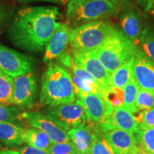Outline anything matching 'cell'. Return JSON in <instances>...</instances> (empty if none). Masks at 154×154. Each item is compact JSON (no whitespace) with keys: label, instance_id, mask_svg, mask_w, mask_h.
Returning a JSON list of instances; mask_svg holds the SVG:
<instances>
[{"label":"cell","instance_id":"obj_26","mask_svg":"<svg viewBox=\"0 0 154 154\" xmlns=\"http://www.w3.org/2000/svg\"><path fill=\"white\" fill-rule=\"evenodd\" d=\"M138 110H149L154 107V91L140 88L136 99Z\"/></svg>","mask_w":154,"mask_h":154},{"label":"cell","instance_id":"obj_22","mask_svg":"<svg viewBox=\"0 0 154 154\" xmlns=\"http://www.w3.org/2000/svg\"><path fill=\"white\" fill-rule=\"evenodd\" d=\"M91 154H114L103 136V133L96 124H94L93 129Z\"/></svg>","mask_w":154,"mask_h":154},{"label":"cell","instance_id":"obj_38","mask_svg":"<svg viewBox=\"0 0 154 154\" xmlns=\"http://www.w3.org/2000/svg\"><path fill=\"white\" fill-rule=\"evenodd\" d=\"M151 13L153 14V15L154 16V2H153V7H152V9H151Z\"/></svg>","mask_w":154,"mask_h":154},{"label":"cell","instance_id":"obj_21","mask_svg":"<svg viewBox=\"0 0 154 154\" xmlns=\"http://www.w3.org/2000/svg\"><path fill=\"white\" fill-rule=\"evenodd\" d=\"M134 57L125 63L111 75V86L124 88L132 77Z\"/></svg>","mask_w":154,"mask_h":154},{"label":"cell","instance_id":"obj_2","mask_svg":"<svg viewBox=\"0 0 154 154\" xmlns=\"http://www.w3.org/2000/svg\"><path fill=\"white\" fill-rule=\"evenodd\" d=\"M75 101L76 94L71 74L59 64L50 61L42 74L39 105L56 106Z\"/></svg>","mask_w":154,"mask_h":154},{"label":"cell","instance_id":"obj_30","mask_svg":"<svg viewBox=\"0 0 154 154\" xmlns=\"http://www.w3.org/2000/svg\"><path fill=\"white\" fill-rule=\"evenodd\" d=\"M140 130H146L154 128V107L146 110L136 116Z\"/></svg>","mask_w":154,"mask_h":154},{"label":"cell","instance_id":"obj_39","mask_svg":"<svg viewBox=\"0 0 154 154\" xmlns=\"http://www.w3.org/2000/svg\"><path fill=\"white\" fill-rule=\"evenodd\" d=\"M122 1H123V0H122Z\"/></svg>","mask_w":154,"mask_h":154},{"label":"cell","instance_id":"obj_18","mask_svg":"<svg viewBox=\"0 0 154 154\" xmlns=\"http://www.w3.org/2000/svg\"><path fill=\"white\" fill-rule=\"evenodd\" d=\"M21 136L24 143L44 151H47L52 143L49 136L45 132L32 127L22 128Z\"/></svg>","mask_w":154,"mask_h":154},{"label":"cell","instance_id":"obj_15","mask_svg":"<svg viewBox=\"0 0 154 154\" xmlns=\"http://www.w3.org/2000/svg\"><path fill=\"white\" fill-rule=\"evenodd\" d=\"M103 136L114 154H129L138 143L136 136L127 131L111 130L103 133Z\"/></svg>","mask_w":154,"mask_h":154},{"label":"cell","instance_id":"obj_33","mask_svg":"<svg viewBox=\"0 0 154 154\" xmlns=\"http://www.w3.org/2000/svg\"><path fill=\"white\" fill-rule=\"evenodd\" d=\"M138 2L144 11H149L152 9L154 0H138Z\"/></svg>","mask_w":154,"mask_h":154},{"label":"cell","instance_id":"obj_29","mask_svg":"<svg viewBox=\"0 0 154 154\" xmlns=\"http://www.w3.org/2000/svg\"><path fill=\"white\" fill-rule=\"evenodd\" d=\"M106 99L114 108L123 107L124 101V91L123 88L111 86L107 91Z\"/></svg>","mask_w":154,"mask_h":154},{"label":"cell","instance_id":"obj_35","mask_svg":"<svg viewBox=\"0 0 154 154\" xmlns=\"http://www.w3.org/2000/svg\"><path fill=\"white\" fill-rule=\"evenodd\" d=\"M129 154H151L148 151H146L139 146H136L134 149L131 151Z\"/></svg>","mask_w":154,"mask_h":154},{"label":"cell","instance_id":"obj_6","mask_svg":"<svg viewBox=\"0 0 154 154\" xmlns=\"http://www.w3.org/2000/svg\"><path fill=\"white\" fill-rule=\"evenodd\" d=\"M42 112L66 131L84 126L88 122L84 109L76 102L44 107Z\"/></svg>","mask_w":154,"mask_h":154},{"label":"cell","instance_id":"obj_23","mask_svg":"<svg viewBox=\"0 0 154 154\" xmlns=\"http://www.w3.org/2000/svg\"><path fill=\"white\" fill-rule=\"evenodd\" d=\"M138 89L139 86L132 76L131 80L124 87V101L123 108L133 113H136L138 111V109L136 106V99Z\"/></svg>","mask_w":154,"mask_h":154},{"label":"cell","instance_id":"obj_31","mask_svg":"<svg viewBox=\"0 0 154 154\" xmlns=\"http://www.w3.org/2000/svg\"><path fill=\"white\" fill-rule=\"evenodd\" d=\"M18 151L21 154H48L47 151L36 149L29 145L23 146Z\"/></svg>","mask_w":154,"mask_h":154},{"label":"cell","instance_id":"obj_11","mask_svg":"<svg viewBox=\"0 0 154 154\" xmlns=\"http://www.w3.org/2000/svg\"><path fill=\"white\" fill-rule=\"evenodd\" d=\"M132 74L140 88L154 91V62L138 46L135 47Z\"/></svg>","mask_w":154,"mask_h":154},{"label":"cell","instance_id":"obj_7","mask_svg":"<svg viewBox=\"0 0 154 154\" xmlns=\"http://www.w3.org/2000/svg\"><path fill=\"white\" fill-rule=\"evenodd\" d=\"M38 95V79L34 72L14 78L13 105L21 111H28L33 109L36 103Z\"/></svg>","mask_w":154,"mask_h":154},{"label":"cell","instance_id":"obj_9","mask_svg":"<svg viewBox=\"0 0 154 154\" xmlns=\"http://www.w3.org/2000/svg\"><path fill=\"white\" fill-rule=\"evenodd\" d=\"M19 120L23 121L30 127L45 132L49 136L52 143L70 140L67 131L43 112L38 111H23L19 116Z\"/></svg>","mask_w":154,"mask_h":154},{"label":"cell","instance_id":"obj_32","mask_svg":"<svg viewBox=\"0 0 154 154\" xmlns=\"http://www.w3.org/2000/svg\"><path fill=\"white\" fill-rule=\"evenodd\" d=\"M7 19V12L5 7L0 4V33L5 26L6 20Z\"/></svg>","mask_w":154,"mask_h":154},{"label":"cell","instance_id":"obj_28","mask_svg":"<svg viewBox=\"0 0 154 154\" xmlns=\"http://www.w3.org/2000/svg\"><path fill=\"white\" fill-rule=\"evenodd\" d=\"M22 111L14 105L7 106L0 103V122H13L19 120Z\"/></svg>","mask_w":154,"mask_h":154},{"label":"cell","instance_id":"obj_12","mask_svg":"<svg viewBox=\"0 0 154 154\" xmlns=\"http://www.w3.org/2000/svg\"><path fill=\"white\" fill-rule=\"evenodd\" d=\"M98 126L103 133L121 129L136 135L140 130L135 116L123 107L115 108L113 112Z\"/></svg>","mask_w":154,"mask_h":154},{"label":"cell","instance_id":"obj_8","mask_svg":"<svg viewBox=\"0 0 154 154\" xmlns=\"http://www.w3.org/2000/svg\"><path fill=\"white\" fill-rule=\"evenodd\" d=\"M76 102L81 105L85 111L88 121L99 125L103 119L113 112V108L106 99L94 94L80 91L74 86Z\"/></svg>","mask_w":154,"mask_h":154},{"label":"cell","instance_id":"obj_5","mask_svg":"<svg viewBox=\"0 0 154 154\" xmlns=\"http://www.w3.org/2000/svg\"><path fill=\"white\" fill-rule=\"evenodd\" d=\"M113 26L107 20H98L71 29L69 45L72 52L95 51L103 44Z\"/></svg>","mask_w":154,"mask_h":154},{"label":"cell","instance_id":"obj_4","mask_svg":"<svg viewBox=\"0 0 154 154\" xmlns=\"http://www.w3.org/2000/svg\"><path fill=\"white\" fill-rule=\"evenodd\" d=\"M119 7L109 0H70L66 6V24L71 29L116 15Z\"/></svg>","mask_w":154,"mask_h":154},{"label":"cell","instance_id":"obj_14","mask_svg":"<svg viewBox=\"0 0 154 154\" xmlns=\"http://www.w3.org/2000/svg\"><path fill=\"white\" fill-rule=\"evenodd\" d=\"M71 28L66 24H61L50 38L43 57L44 62H50L59 58L66 51L69 44Z\"/></svg>","mask_w":154,"mask_h":154},{"label":"cell","instance_id":"obj_13","mask_svg":"<svg viewBox=\"0 0 154 154\" xmlns=\"http://www.w3.org/2000/svg\"><path fill=\"white\" fill-rule=\"evenodd\" d=\"M74 59L85 70L99 81L106 91L111 86V74L102 64L96 51L86 53L72 52Z\"/></svg>","mask_w":154,"mask_h":154},{"label":"cell","instance_id":"obj_17","mask_svg":"<svg viewBox=\"0 0 154 154\" xmlns=\"http://www.w3.org/2000/svg\"><path fill=\"white\" fill-rule=\"evenodd\" d=\"M94 124L88 121L85 126L73 128L67 131L70 140L74 143L79 154H91Z\"/></svg>","mask_w":154,"mask_h":154},{"label":"cell","instance_id":"obj_27","mask_svg":"<svg viewBox=\"0 0 154 154\" xmlns=\"http://www.w3.org/2000/svg\"><path fill=\"white\" fill-rule=\"evenodd\" d=\"M47 151L48 154H79L71 140L51 143Z\"/></svg>","mask_w":154,"mask_h":154},{"label":"cell","instance_id":"obj_34","mask_svg":"<svg viewBox=\"0 0 154 154\" xmlns=\"http://www.w3.org/2000/svg\"><path fill=\"white\" fill-rule=\"evenodd\" d=\"M24 2H48L58 4H67L70 0H21Z\"/></svg>","mask_w":154,"mask_h":154},{"label":"cell","instance_id":"obj_1","mask_svg":"<svg viewBox=\"0 0 154 154\" xmlns=\"http://www.w3.org/2000/svg\"><path fill=\"white\" fill-rule=\"evenodd\" d=\"M56 7H27L17 13L9 26V40L19 49L30 53L42 52L61 23Z\"/></svg>","mask_w":154,"mask_h":154},{"label":"cell","instance_id":"obj_36","mask_svg":"<svg viewBox=\"0 0 154 154\" xmlns=\"http://www.w3.org/2000/svg\"><path fill=\"white\" fill-rule=\"evenodd\" d=\"M0 154H21L19 151L12 149H0Z\"/></svg>","mask_w":154,"mask_h":154},{"label":"cell","instance_id":"obj_37","mask_svg":"<svg viewBox=\"0 0 154 154\" xmlns=\"http://www.w3.org/2000/svg\"><path fill=\"white\" fill-rule=\"evenodd\" d=\"M84 1H87V0H84ZM109 1L112 2L113 4H115L116 5H117L119 7V6L120 5L121 2H122V0H109Z\"/></svg>","mask_w":154,"mask_h":154},{"label":"cell","instance_id":"obj_20","mask_svg":"<svg viewBox=\"0 0 154 154\" xmlns=\"http://www.w3.org/2000/svg\"><path fill=\"white\" fill-rule=\"evenodd\" d=\"M14 78L0 70V103L11 106L14 103Z\"/></svg>","mask_w":154,"mask_h":154},{"label":"cell","instance_id":"obj_3","mask_svg":"<svg viewBox=\"0 0 154 154\" xmlns=\"http://www.w3.org/2000/svg\"><path fill=\"white\" fill-rule=\"evenodd\" d=\"M136 46L122 30L113 26L96 53L102 64L112 74L134 57Z\"/></svg>","mask_w":154,"mask_h":154},{"label":"cell","instance_id":"obj_10","mask_svg":"<svg viewBox=\"0 0 154 154\" xmlns=\"http://www.w3.org/2000/svg\"><path fill=\"white\" fill-rule=\"evenodd\" d=\"M32 58L0 44V70L13 78L33 72Z\"/></svg>","mask_w":154,"mask_h":154},{"label":"cell","instance_id":"obj_24","mask_svg":"<svg viewBox=\"0 0 154 154\" xmlns=\"http://www.w3.org/2000/svg\"><path fill=\"white\" fill-rule=\"evenodd\" d=\"M139 44L144 53L154 62V27L146 23L140 34Z\"/></svg>","mask_w":154,"mask_h":154},{"label":"cell","instance_id":"obj_16","mask_svg":"<svg viewBox=\"0 0 154 154\" xmlns=\"http://www.w3.org/2000/svg\"><path fill=\"white\" fill-rule=\"evenodd\" d=\"M121 25L122 32L125 35L135 46H138L140 34L143 30L140 14L131 9L125 11L121 15Z\"/></svg>","mask_w":154,"mask_h":154},{"label":"cell","instance_id":"obj_25","mask_svg":"<svg viewBox=\"0 0 154 154\" xmlns=\"http://www.w3.org/2000/svg\"><path fill=\"white\" fill-rule=\"evenodd\" d=\"M135 136L140 147L151 154H154V128L139 130Z\"/></svg>","mask_w":154,"mask_h":154},{"label":"cell","instance_id":"obj_19","mask_svg":"<svg viewBox=\"0 0 154 154\" xmlns=\"http://www.w3.org/2000/svg\"><path fill=\"white\" fill-rule=\"evenodd\" d=\"M22 128L13 122H0V141L9 147L22 146Z\"/></svg>","mask_w":154,"mask_h":154}]
</instances>
